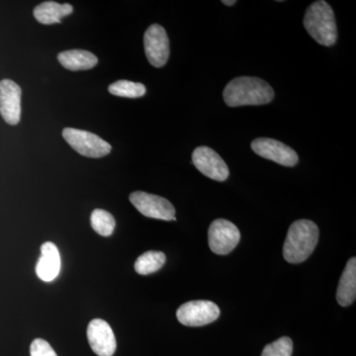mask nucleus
<instances>
[{"label": "nucleus", "mask_w": 356, "mask_h": 356, "mask_svg": "<svg viewBox=\"0 0 356 356\" xmlns=\"http://www.w3.org/2000/svg\"><path fill=\"white\" fill-rule=\"evenodd\" d=\"M222 96L229 107L264 105L273 102L274 91L266 81L261 79L241 76L227 84Z\"/></svg>", "instance_id": "1"}, {"label": "nucleus", "mask_w": 356, "mask_h": 356, "mask_svg": "<svg viewBox=\"0 0 356 356\" xmlns=\"http://www.w3.org/2000/svg\"><path fill=\"white\" fill-rule=\"evenodd\" d=\"M317 225L310 220H298L288 229L283 245V257L289 264L305 261L315 250L318 241Z\"/></svg>", "instance_id": "2"}, {"label": "nucleus", "mask_w": 356, "mask_h": 356, "mask_svg": "<svg viewBox=\"0 0 356 356\" xmlns=\"http://www.w3.org/2000/svg\"><path fill=\"white\" fill-rule=\"evenodd\" d=\"M303 22L307 32L317 43L325 47L336 44V18L331 6L324 0L314 2L308 7Z\"/></svg>", "instance_id": "3"}, {"label": "nucleus", "mask_w": 356, "mask_h": 356, "mask_svg": "<svg viewBox=\"0 0 356 356\" xmlns=\"http://www.w3.org/2000/svg\"><path fill=\"white\" fill-rule=\"evenodd\" d=\"M63 137L74 151L88 158H102L111 152V145L95 134L79 129L67 128Z\"/></svg>", "instance_id": "4"}, {"label": "nucleus", "mask_w": 356, "mask_h": 356, "mask_svg": "<svg viewBox=\"0 0 356 356\" xmlns=\"http://www.w3.org/2000/svg\"><path fill=\"white\" fill-rule=\"evenodd\" d=\"M131 203L140 214L152 219L175 221V209L170 201L161 196L147 192L136 191L131 193Z\"/></svg>", "instance_id": "5"}, {"label": "nucleus", "mask_w": 356, "mask_h": 356, "mask_svg": "<svg viewBox=\"0 0 356 356\" xmlns=\"http://www.w3.org/2000/svg\"><path fill=\"white\" fill-rule=\"evenodd\" d=\"M177 320L186 327H202L215 322L220 317L216 304L207 300L187 302L178 308Z\"/></svg>", "instance_id": "6"}, {"label": "nucleus", "mask_w": 356, "mask_h": 356, "mask_svg": "<svg viewBox=\"0 0 356 356\" xmlns=\"http://www.w3.org/2000/svg\"><path fill=\"white\" fill-rule=\"evenodd\" d=\"M241 233L236 225L225 219H217L210 225L208 242L214 254H228L238 245Z\"/></svg>", "instance_id": "7"}, {"label": "nucleus", "mask_w": 356, "mask_h": 356, "mask_svg": "<svg viewBox=\"0 0 356 356\" xmlns=\"http://www.w3.org/2000/svg\"><path fill=\"white\" fill-rule=\"evenodd\" d=\"M145 53L149 64L163 67L170 57V40L165 28L153 24L147 28L144 36Z\"/></svg>", "instance_id": "8"}, {"label": "nucleus", "mask_w": 356, "mask_h": 356, "mask_svg": "<svg viewBox=\"0 0 356 356\" xmlns=\"http://www.w3.org/2000/svg\"><path fill=\"white\" fill-rule=\"evenodd\" d=\"M192 163L199 172L210 179L225 181L229 177L228 165L220 154L210 147H196L192 154Z\"/></svg>", "instance_id": "9"}, {"label": "nucleus", "mask_w": 356, "mask_h": 356, "mask_svg": "<svg viewBox=\"0 0 356 356\" xmlns=\"http://www.w3.org/2000/svg\"><path fill=\"white\" fill-rule=\"evenodd\" d=\"M252 149L257 156L283 166H294L299 161L298 154L292 147L269 138H257L252 140Z\"/></svg>", "instance_id": "10"}, {"label": "nucleus", "mask_w": 356, "mask_h": 356, "mask_svg": "<svg viewBox=\"0 0 356 356\" xmlns=\"http://www.w3.org/2000/svg\"><path fill=\"white\" fill-rule=\"evenodd\" d=\"M88 339L91 350L98 356H112L116 351L113 330L102 318H95L89 323Z\"/></svg>", "instance_id": "11"}, {"label": "nucleus", "mask_w": 356, "mask_h": 356, "mask_svg": "<svg viewBox=\"0 0 356 356\" xmlns=\"http://www.w3.org/2000/svg\"><path fill=\"white\" fill-rule=\"evenodd\" d=\"M20 86L10 79L0 81V114L9 125L19 123L21 117Z\"/></svg>", "instance_id": "12"}, {"label": "nucleus", "mask_w": 356, "mask_h": 356, "mask_svg": "<svg viewBox=\"0 0 356 356\" xmlns=\"http://www.w3.org/2000/svg\"><path fill=\"white\" fill-rule=\"evenodd\" d=\"M60 269V257L57 245L51 242L41 247V257L36 266L37 276L44 282H51L57 278Z\"/></svg>", "instance_id": "13"}, {"label": "nucleus", "mask_w": 356, "mask_h": 356, "mask_svg": "<svg viewBox=\"0 0 356 356\" xmlns=\"http://www.w3.org/2000/svg\"><path fill=\"white\" fill-rule=\"evenodd\" d=\"M356 298V259L351 257L346 264L337 286V300L339 305L350 306Z\"/></svg>", "instance_id": "14"}, {"label": "nucleus", "mask_w": 356, "mask_h": 356, "mask_svg": "<svg viewBox=\"0 0 356 356\" xmlns=\"http://www.w3.org/2000/svg\"><path fill=\"white\" fill-rule=\"evenodd\" d=\"M74 11V7L69 3L60 4L55 1H44L35 7L34 17L38 22L44 25L60 23L62 18L70 15Z\"/></svg>", "instance_id": "15"}, {"label": "nucleus", "mask_w": 356, "mask_h": 356, "mask_svg": "<svg viewBox=\"0 0 356 356\" xmlns=\"http://www.w3.org/2000/svg\"><path fill=\"white\" fill-rule=\"evenodd\" d=\"M58 62L67 70H86L98 64V58L88 51L70 50L62 51L58 56Z\"/></svg>", "instance_id": "16"}, {"label": "nucleus", "mask_w": 356, "mask_h": 356, "mask_svg": "<svg viewBox=\"0 0 356 356\" xmlns=\"http://www.w3.org/2000/svg\"><path fill=\"white\" fill-rule=\"evenodd\" d=\"M165 261L166 257L163 252L149 250L138 257L135 262L136 273L140 275H149L156 273L165 266Z\"/></svg>", "instance_id": "17"}, {"label": "nucleus", "mask_w": 356, "mask_h": 356, "mask_svg": "<svg viewBox=\"0 0 356 356\" xmlns=\"http://www.w3.org/2000/svg\"><path fill=\"white\" fill-rule=\"evenodd\" d=\"M91 227L96 233L102 236H109L113 234L115 226L114 217L107 211L95 209L90 217Z\"/></svg>", "instance_id": "18"}, {"label": "nucleus", "mask_w": 356, "mask_h": 356, "mask_svg": "<svg viewBox=\"0 0 356 356\" xmlns=\"http://www.w3.org/2000/svg\"><path fill=\"white\" fill-rule=\"evenodd\" d=\"M109 92L115 96L126 98H139L146 95V86L140 83L118 81L108 88Z\"/></svg>", "instance_id": "19"}, {"label": "nucleus", "mask_w": 356, "mask_h": 356, "mask_svg": "<svg viewBox=\"0 0 356 356\" xmlns=\"http://www.w3.org/2000/svg\"><path fill=\"white\" fill-rule=\"evenodd\" d=\"M292 353V339L283 337L273 343L267 344L262 350L261 356H291Z\"/></svg>", "instance_id": "20"}, {"label": "nucleus", "mask_w": 356, "mask_h": 356, "mask_svg": "<svg viewBox=\"0 0 356 356\" xmlns=\"http://www.w3.org/2000/svg\"><path fill=\"white\" fill-rule=\"evenodd\" d=\"M30 355L31 356H58L50 343L42 339H36L32 341Z\"/></svg>", "instance_id": "21"}, {"label": "nucleus", "mask_w": 356, "mask_h": 356, "mask_svg": "<svg viewBox=\"0 0 356 356\" xmlns=\"http://www.w3.org/2000/svg\"><path fill=\"white\" fill-rule=\"evenodd\" d=\"M222 3L225 4V6H234V4H236L235 0H222Z\"/></svg>", "instance_id": "22"}]
</instances>
